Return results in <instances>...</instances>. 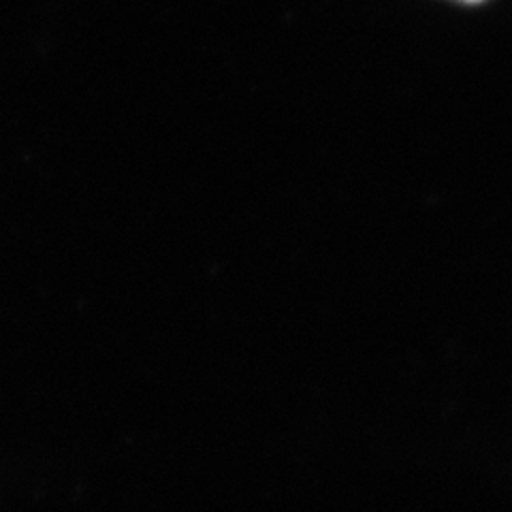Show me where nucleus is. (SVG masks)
Wrapping results in <instances>:
<instances>
[{
	"label": "nucleus",
	"mask_w": 512,
	"mask_h": 512,
	"mask_svg": "<svg viewBox=\"0 0 512 512\" xmlns=\"http://www.w3.org/2000/svg\"><path fill=\"white\" fill-rule=\"evenodd\" d=\"M459 3H483V0H459Z\"/></svg>",
	"instance_id": "obj_1"
}]
</instances>
